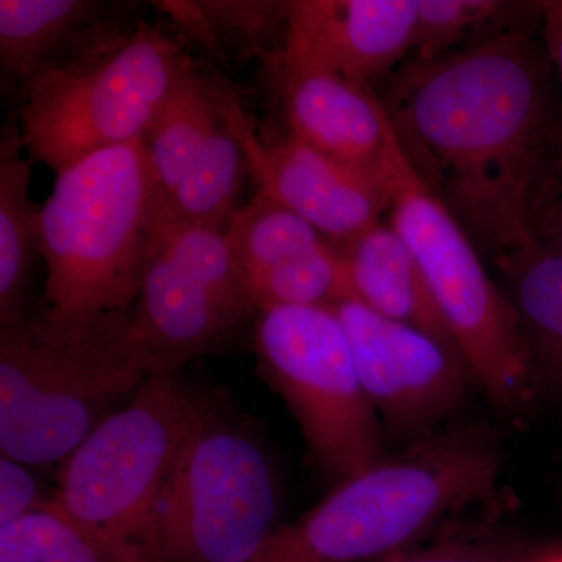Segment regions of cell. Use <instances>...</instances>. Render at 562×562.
Returning <instances> with one entry per match:
<instances>
[{
    "label": "cell",
    "instance_id": "1",
    "mask_svg": "<svg viewBox=\"0 0 562 562\" xmlns=\"http://www.w3.org/2000/svg\"><path fill=\"white\" fill-rule=\"evenodd\" d=\"M552 66L528 33H497L413 63L384 105L413 171L494 261L532 244L528 187L562 111Z\"/></svg>",
    "mask_w": 562,
    "mask_h": 562
},
{
    "label": "cell",
    "instance_id": "2",
    "mask_svg": "<svg viewBox=\"0 0 562 562\" xmlns=\"http://www.w3.org/2000/svg\"><path fill=\"white\" fill-rule=\"evenodd\" d=\"M132 308L66 312L41 302L0 327V452L31 468L61 464L150 375Z\"/></svg>",
    "mask_w": 562,
    "mask_h": 562
},
{
    "label": "cell",
    "instance_id": "3",
    "mask_svg": "<svg viewBox=\"0 0 562 562\" xmlns=\"http://www.w3.org/2000/svg\"><path fill=\"white\" fill-rule=\"evenodd\" d=\"M498 447L482 431L422 439L394 460L339 483L283 524L247 562H366L395 557L442 520L483 502L501 475Z\"/></svg>",
    "mask_w": 562,
    "mask_h": 562
},
{
    "label": "cell",
    "instance_id": "4",
    "mask_svg": "<svg viewBox=\"0 0 562 562\" xmlns=\"http://www.w3.org/2000/svg\"><path fill=\"white\" fill-rule=\"evenodd\" d=\"M165 220L140 139L58 173L41 206V302L66 312L132 308Z\"/></svg>",
    "mask_w": 562,
    "mask_h": 562
},
{
    "label": "cell",
    "instance_id": "5",
    "mask_svg": "<svg viewBox=\"0 0 562 562\" xmlns=\"http://www.w3.org/2000/svg\"><path fill=\"white\" fill-rule=\"evenodd\" d=\"M279 473L257 428L216 397L158 497L165 562H247L280 527Z\"/></svg>",
    "mask_w": 562,
    "mask_h": 562
},
{
    "label": "cell",
    "instance_id": "6",
    "mask_svg": "<svg viewBox=\"0 0 562 562\" xmlns=\"http://www.w3.org/2000/svg\"><path fill=\"white\" fill-rule=\"evenodd\" d=\"M214 401L179 372L151 373L131 402L61 462L55 503L80 522L158 553V497Z\"/></svg>",
    "mask_w": 562,
    "mask_h": 562
},
{
    "label": "cell",
    "instance_id": "7",
    "mask_svg": "<svg viewBox=\"0 0 562 562\" xmlns=\"http://www.w3.org/2000/svg\"><path fill=\"white\" fill-rule=\"evenodd\" d=\"M390 224L413 251L432 299L476 384L495 408L519 413L536 384L522 325L513 302L495 286L475 244L403 157Z\"/></svg>",
    "mask_w": 562,
    "mask_h": 562
},
{
    "label": "cell",
    "instance_id": "8",
    "mask_svg": "<svg viewBox=\"0 0 562 562\" xmlns=\"http://www.w3.org/2000/svg\"><path fill=\"white\" fill-rule=\"evenodd\" d=\"M179 33L144 22L105 60L36 81L10 111L32 161L55 173L143 138L191 58Z\"/></svg>",
    "mask_w": 562,
    "mask_h": 562
},
{
    "label": "cell",
    "instance_id": "9",
    "mask_svg": "<svg viewBox=\"0 0 562 562\" xmlns=\"http://www.w3.org/2000/svg\"><path fill=\"white\" fill-rule=\"evenodd\" d=\"M254 328L258 371L286 403L317 468L342 483L383 461L380 417L335 310L277 306Z\"/></svg>",
    "mask_w": 562,
    "mask_h": 562
},
{
    "label": "cell",
    "instance_id": "10",
    "mask_svg": "<svg viewBox=\"0 0 562 562\" xmlns=\"http://www.w3.org/2000/svg\"><path fill=\"white\" fill-rule=\"evenodd\" d=\"M258 314L224 227L162 222L131 313L150 375L221 353Z\"/></svg>",
    "mask_w": 562,
    "mask_h": 562
},
{
    "label": "cell",
    "instance_id": "11",
    "mask_svg": "<svg viewBox=\"0 0 562 562\" xmlns=\"http://www.w3.org/2000/svg\"><path fill=\"white\" fill-rule=\"evenodd\" d=\"M331 308L349 336L362 387L392 432L430 430L476 383L468 361L431 336L386 319L357 299Z\"/></svg>",
    "mask_w": 562,
    "mask_h": 562
},
{
    "label": "cell",
    "instance_id": "12",
    "mask_svg": "<svg viewBox=\"0 0 562 562\" xmlns=\"http://www.w3.org/2000/svg\"><path fill=\"white\" fill-rule=\"evenodd\" d=\"M210 79L241 144L257 192L294 211L328 241L341 246L382 222V214L390 210L394 181L384 183L336 165L291 136L273 146L262 143L239 95L220 77Z\"/></svg>",
    "mask_w": 562,
    "mask_h": 562
},
{
    "label": "cell",
    "instance_id": "13",
    "mask_svg": "<svg viewBox=\"0 0 562 562\" xmlns=\"http://www.w3.org/2000/svg\"><path fill=\"white\" fill-rule=\"evenodd\" d=\"M143 24L132 2L0 0V74L10 111L36 81L105 60Z\"/></svg>",
    "mask_w": 562,
    "mask_h": 562
},
{
    "label": "cell",
    "instance_id": "14",
    "mask_svg": "<svg viewBox=\"0 0 562 562\" xmlns=\"http://www.w3.org/2000/svg\"><path fill=\"white\" fill-rule=\"evenodd\" d=\"M417 0L288 2L279 68L321 70L372 87L412 50Z\"/></svg>",
    "mask_w": 562,
    "mask_h": 562
},
{
    "label": "cell",
    "instance_id": "15",
    "mask_svg": "<svg viewBox=\"0 0 562 562\" xmlns=\"http://www.w3.org/2000/svg\"><path fill=\"white\" fill-rule=\"evenodd\" d=\"M279 81L291 138L351 171L394 181L405 154L372 87L321 70L284 68Z\"/></svg>",
    "mask_w": 562,
    "mask_h": 562
},
{
    "label": "cell",
    "instance_id": "16",
    "mask_svg": "<svg viewBox=\"0 0 562 562\" xmlns=\"http://www.w3.org/2000/svg\"><path fill=\"white\" fill-rule=\"evenodd\" d=\"M338 247L349 266L357 301L380 316L416 328L461 355L419 262L390 222H379Z\"/></svg>",
    "mask_w": 562,
    "mask_h": 562
},
{
    "label": "cell",
    "instance_id": "17",
    "mask_svg": "<svg viewBox=\"0 0 562 562\" xmlns=\"http://www.w3.org/2000/svg\"><path fill=\"white\" fill-rule=\"evenodd\" d=\"M224 124L210 76L191 60L140 138L165 217L183 181L213 154Z\"/></svg>",
    "mask_w": 562,
    "mask_h": 562
},
{
    "label": "cell",
    "instance_id": "18",
    "mask_svg": "<svg viewBox=\"0 0 562 562\" xmlns=\"http://www.w3.org/2000/svg\"><path fill=\"white\" fill-rule=\"evenodd\" d=\"M32 160L14 114L0 136V325L18 324L35 310L31 283L41 257V206L31 194Z\"/></svg>",
    "mask_w": 562,
    "mask_h": 562
},
{
    "label": "cell",
    "instance_id": "19",
    "mask_svg": "<svg viewBox=\"0 0 562 562\" xmlns=\"http://www.w3.org/2000/svg\"><path fill=\"white\" fill-rule=\"evenodd\" d=\"M495 265L512 288L536 384L562 398V255L531 244Z\"/></svg>",
    "mask_w": 562,
    "mask_h": 562
},
{
    "label": "cell",
    "instance_id": "20",
    "mask_svg": "<svg viewBox=\"0 0 562 562\" xmlns=\"http://www.w3.org/2000/svg\"><path fill=\"white\" fill-rule=\"evenodd\" d=\"M0 562H165L139 543L74 519L57 503L0 528Z\"/></svg>",
    "mask_w": 562,
    "mask_h": 562
},
{
    "label": "cell",
    "instance_id": "21",
    "mask_svg": "<svg viewBox=\"0 0 562 562\" xmlns=\"http://www.w3.org/2000/svg\"><path fill=\"white\" fill-rule=\"evenodd\" d=\"M225 235L247 284L281 262L330 243L310 222L260 192L233 213Z\"/></svg>",
    "mask_w": 562,
    "mask_h": 562
},
{
    "label": "cell",
    "instance_id": "22",
    "mask_svg": "<svg viewBox=\"0 0 562 562\" xmlns=\"http://www.w3.org/2000/svg\"><path fill=\"white\" fill-rule=\"evenodd\" d=\"M532 244L562 255V111L543 140L525 202Z\"/></svg>",
    "mask_w": 562,
    "mask_h": 562
},
{
    "label": "cell",
    "instance_id": "23",
    "mask_svg": "<svg viewBox=\"0 0 562 562\" xmlns=\"http://www.w3.org/2000/svg\"><path fill=\"white\" fill-rule=\"evenodd\" d=\"M501 5L486 0H417L414 63L424 65L443 57L468 31L494 16Z\"/></svg>",
    "mask_w": 562,
    "mask_h": 562
},
{
    "label": "cell",
    "instance_id": "24",
    "mask_svg": "<svg viewBox=\"0 0 562 562\" xmlns=\"http://www.w3.org/2000/svg\"><path fill=\"white\" fill-rule=\"evenodd\" d=\"M222 54V38L235 35L251 52L262 54L265 40L286 32L288 2H198Z\"/></svg>",
    "mask_w": 562,
    "mask_h": 562
},
{
    "label": "cell",
    "instance_id": "25",
    "mask_svg": "<svg viewBox=\"0 0 562 562\" xmlns=\"http://www.w3.org/2000/svg\"><path fill=\"white\" fill-rule=\"evenodd\" d=\"M546 550L501 532L460 536L419 552L395 554L392 562H539Z\"/></svg>",
    "mask_w": 562,
    "mask_h": 562
},
{
    "label": "cell",
    "instance_id": "26",
    "mask_svg": "<svg viewBox=\"0 0 562 562\" xmlns=\"http://www.w3.org/2000/svg\"><path fill=\"white\" fill-rule=\"evenodd\" d=\"M29 468L31 465L10 458L0 460V528L38 513L54 502V495H46Z\"/></svg>",
    "mask_w": 562,
    "mask_h": 562
},
{
    "label": "cell",
    "instance_id": "27",
    "mask_svg": "<svg viewBox=\"0 0 562 562\" xmlns=\"http://www.w3.org/2000/svg\"><path fill=\"white\" fill-rule=\"evenodd\" d=\"M539 5H541L547 54L562 77V0L560 2H543Z\"/></svg>",
    "mask_w": 562,
    "mask_h": 562
},
{
    "label": "cell",
    "instance_id": "28",
    "mask_svg": "<svg viewBox=\"0 0 562 562\" xmlns=\"http://www.w3.org/2000/svg\"><path fill=\"white\" fill-rule=\"evenodd\" d=\"M539 562H562V550H546Z\"/></svg>",
    "mask_w": 562,
    "mask_h": 562
}]
</instances>
